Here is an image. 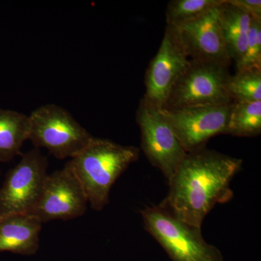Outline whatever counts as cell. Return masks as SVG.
<instances>
[{"label":"cell","mask_w":261,"mask_h":261,"mask_svg":"<svg viewBox=\"0 0 261 261\" xmlns=\"http://www.w3.org/2000/svg\"><path fill=\"white\" fill-rule=\"evenodd\" d=\"M146 230L173 261H224L217 247L204 240L201 228L187 224L163 205L142 211Z\"/></svg>","instance_id":"3957f363"},{"label":"cell","mask_w":261,"mask_h":261,"mask_svg":"<svg viewBox=\"0 0 261 261\" xmlns=\"http://www.w3.org/2000/svg\"><path fill=\"white\" fill-rule=\"evenodd\" d=\"M190 63L177 30L166 25L159 51L146 70L142 99L152 107L163 109L175 84Z\"/></svg>","instance_id":"ba28073f"},{"label":"cell","mask_w":261,"mask_h":261,"mask_svg":"<svg viewBox=\"0 0 261 261\" xmlns=\"http://www.w3.org/2000/svg\"><path fill=\"white\" fill-rule=\"evenodd\" d=\"M140 156V149L93 137L85 148L66 163L80 181L92 209L109 202L113 185Z\"/></svg>","instance_id":"7a4b0ae2"},{"label":"cell","mask_w":261,"mask_h":261,"mask_svg":"<svg viewBox=\"0 0 261 261\" xmlns=\"http://www.w3.org/2000/svg\"><path fill=\"white\" fill-rule=\"evenodd\" d=\"M228 89L233 102L261 101V69L237 70L230 77Z\"/></svg>","instance_id":"e0dca14e"},{"label":"cell","mask_w":261,"mask_h":261,"mask_svg":"<svg viewBox=\"0 0 261 261\" xmlns=\"http://www.w3.org/2000/svg\"><path fill=\"white\" fill-rule=\"evenodd\" d=\"M243 160L203 148L187 152L169 182L161 205L187 224L201 228L205 216L217 204L233 197L230 185Z\"/></svg>","instance_id":"6da1fadb"},{"label":"cell","mask_w":261,"mask_h":261,"mask_svg":"<svg viewBox=\"0 0 261 261\" xmlns=\"http://www.w3.org/2000/svg\"><path fill=\"white\" fill-rule=\"evenodd\" d=\"M227 2L251 16L261 17L260 0H227Z\"/></svg>","instance_id":"d6986e66"},{"label":"cell","mask_w":261,"mask_h":261,"mask_svg":"<svg viewBox=\"0 0 261 261\" xmlns=\"http://www.w3.org/2000/svg\"><path fill=\"white\" fill-rule=\"evenodd\" d=\"M42 224L29 214L0 217V252L23 255L37 253Z\"/></svg>","instance_id":"7c38bea8"},{"label":"cell","mask_w":261,"mask_h":261,"mask_svg":"<svg viewBox=\"0 0 261 261\" xmlns=\"http://www.w3.org/2000/svg\"><path fill=\"white\" fill-rule=\"evenodd\" d=\"M252 16L224 0L219 6V19L228 56L238 65L246 49Z\"/></svg>","instance_id":"4fadbf2b"},{"label":"cell","mask_w":261,"mask_h":261,"mask_svg":"<svg viewBox=\"0 0 261 261\" xmlns=\"http://www.w3.org/2000/svg\"><path fill=\"white\" fill-rule=\"evenodd\" d=\"M219 6L176 28L190 61L227 66L231 63L220 23Z\"/></svg>","instance_id":"8fae6325"},{"label":"cell","mask_w":261,"mask_h":261,"mask_svg":"<svg viewBox=\"0 0 261 261\" xmlns=\"http://www.w3.org/2000/svg\"><path fill=\"white\" fill-rule=\"evenodd\" d=\"M49 162L40 149L22 154L0 188V217L29 214L36 205L48 176Z\"/></svg>","instance_id":"8992f818"},{"label":"cell","mask_w":261,"mask_h":261,"mask_svg":"<svg viewBox=\"0 0 261 261\" xmlns=\"http://www.w3.org/2000/svg\"><path fill=\"white\" fill-rule=\"evenodd\" d=\"M228 66L190 61L178 79L163 109L177 110L232 103L228 93Z\"/></svg>","instance_id":"5b68a950"},{"label":"cell","mask_w":261,"mask_h":261,"mask_svg":"<svg viewBox=\"0 0 261 261\" xmlns=\"http://www.w3.org/2000/svg\"><path fill=\"white\" fill-rule=\"evenodd\" d=\"M261 132V101L233 102L226 135L252 137Z\"/></svg>","instance_id":"9a60e30c"},{"label":"cell","mask_w":261,"mask_h":261,"mask_svg":"<svg viewBox=\"0 0 261 261\" xmlns=\"http://www.w3.org/2000/svg\"><path fill=\"white\" fill-rule=\"evenodd\" d=\"M30 132L29 117L13 110L0 108V162L7 163L21 154Z\"/></svg>","instance_id":"5bb4252c"},{"label":"cell","mask_w":261,"mask_h":261,"mask_svg":"<svg viewBox=\"0 0 261 261\" xmlns=\"http://www.w3.org/2000/svg\"><path fill=\"white\" fill-rule=\"evenodd\" d=\"M87 196L78 178L65 165L48 174L39 200L29 215L42 224L81 217L87 211Z\"/></svg>","instance_id":"9c48e42d"},{"label":"cell","mask_w":261,"mask_h":261,"mask_svg":"<svg viewBox=\"0 0 261 261\" xmlns=\"http://www.w3.org/2000/svg\"><path fill=\"white\" fill-rule=\"evenodd\" d=\"M237 70L261 69V17L252 16L246 49Z\"/></svg>","instance_id":"ac0fdd59"},{"label":"cell","mask_w":261,"mask_h":261,"mask_svg":"<svg viewBox=\"0 0 261 261\" xmlns=\"http://www.w3.org/2000/svg\"><path fill=\"white\" fill-rule=\"evenodd\" d=\"M224 0H173L166 11V25L181 27L222 4Z\"/></svg>","instance_id":"2e32d148"},{"label":"cell","mask_w":261,"mask_h":261,"mask_svg":"<svg viewBox=\"0 0 261 261\" xmlns=\"http://www.w3.org/2000/svg\"><path fill=\"white\" fill-rule=\"evenodd\" d=\"M29 117V140L34 148L47 149L58 159L75 157L94 137L68 111L56 104L36 108Z\"/></svg>","instance_id":"277c9868"},{"label":"cell","mask_w":261,"mask_h":261,"mask_svg":"<svg viewBox=\"0 0 261 261\" xmlns=\"http://www.w3.org/2000/svg\"><path fill=\"white\" fill-rule=\"evenodd\" d=\"M140 128L141 147L152 166L161 170L168 181L187 152L170 126L162 110L141 99L136 115Z\"/></svg>","instance_id":"52a82bcc"},{"label":"cell","mask_w":261,"mask_h":261,"mask_svg":"<svg viewBox=\"0 0 261 261\" xmlns=\"http://www.w3.org/2000/svg\"><path fill=\"white\" fill-rule=\"evenodd\" d=\"M232 103L177 110H162L187 152L205 147L215 136L226 134Z\"/></svg>","instance_id":"30bf717a"}]
</instances>
